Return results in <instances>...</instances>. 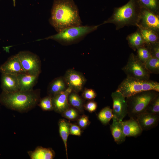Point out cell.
Instances as JSON below:
<instances>
[{
    "mask_svg": "<svg viewBox=\"0 0 159 159\" xmlns=\"http://www.w3.org/2000/svg\"><path fill=\"white\" fill-rule=\"evenodd\" d=\"M49 21L57 32L81 25L82 22L77 6L72 0H54Z\"/></svg>",
    "mask_w": 159,
    "mask_h": 159,
    "instance_id": "obj_1",
    "label": "cell"
},
{
    "mask_svg": "<svg viewBox=\"0 0 159 159\" xmlns=\"http://www.w3.org/2000/svg\"><path fill=\"white\" fill-rule=\"evenodd\" d=\"M40 93L39 89L11 93L2 91L0 95V103L10 110L27 112L37 105L41 98Z\"/></svg>",
    "mask_w": 159,
    "mask_h": 159,
    "instance_id": "obj_2",
    "label": "cell"
},
{
    "mask_svg": "<svg viewBox=\"0 0 159 159\" xmlns=\"http://www.w3.org/2000/svg\"><path fill=\"white\" fill-rule=\"evenodd\" d=\"M141 8L137 0H130L125 5L115 8L111 16L102 23H112L118 30L125 26H136L140 17Z\"/></svg>",
    "mask_w": 159,
    "mask_h": 159,
    "instance_id": "obj_3",
    "label": "cell"
},
{
    "mask_svg": "<svg viewBox=\"0 0 159 159\" xmlns=\"http://www.w3.org/2000/svg\"><path fill=\"white\" fill-rule=\"evenodd\" d=\"M100 25H81L65 29L56 34L49 36L45 39L55 40L63 45H69L77 42L87 34L97 30Z\"/></svg>",
    "mask_w": 159,
    "mask_h": 159,
    "instance_id": "obj_4",
    "label": "cell"
},
{
    "mask_svg": "<svg viewBox=\"0 0 159 159\" xmlns=\"http://www.w3.org/2000/svg\"><path fill=\"white\" fill-rule=\"evenodd\" d=\"M154 90L159 92V83L155 81L140 80L127 77L119 85L116 90L125 98L141 92Z\"/></svg>",
    "mask_w": 159,
    "mask_h": 159,
    "instance_id": "obj_5",
    "label": "cell"
},
{
    "mask_svg": "<svg viewBox=\"0 0 159 159\" xmlns=\"http://www.w3.org/2000/svg\"><path fill=\"white\" fill-rule=\"evenodd\" d=\"M158 95V92L148 90L126 98L128 116L130 118L135 119L138 115L145 112L150 101Z\"/></svg>",
    "mask_w": 159,
    "mask_h": 159,
    "instance_id": "obj_6",
    "label": "cell"
},
{
    "mask_svg": "<svg viewBox=\"0 0 159 159\" xmlns=\"http://www.w3.org/2000/svg\"><path fill=\"white\" fill-rule=\"evenodd\" d=\"M122 69L127 77L140 80L150 79V74L146 68L144 64L133 53L130 54L127 64Z\"/></svg>",
    "mask_w": 159,
    "mask_h": 159,
    "instance_id": "obj_7",
    "label": "cell"
},
{
    "mask_svg": "<svg viewBox=\"0 0 159 159\" xmlns=\"http://www.w3.org/2000/svg\"><path fill=\"white\" fill-rule=\"evenodd\" d=\"M25 72L39 76L41 72V62L39 57L29 51H22L17 54Z\"/></svg>",
    "mask_w": 159,
    "mask_h": 159,
    "instance_id": "obj_8",
    "label": "cell"
},
{
    "mask_svg": "<svg viewBox=\"0 0 159 159\" xmlns=\"http://www.w3.org/2000/svg\"><path fill=\"white\" fill-rule=\"evenodd\" d=\"M68 87L72 91L77 93L82 91L87 80L82 73L73 69H69L65 72L63 77Z\"/></svg>",
    "mask_w": 159,
    "mask_h": 159,
    "instance_id": "obj_9",
    "label": "cell"
},
{
    "mask_svg": "<svg viewBox=\"0 0 159 159\" xmlns=\"http://www.w3.org/2000/svg\"><path fill=\"white\" fill-rule=\"evenodd\" d=\"M137 25L152 30L159 34V15L146 9L141 8Z\"/></svg>",
    "mask_w": 159,
    "mask_h": 159,
    "instance_id": "obj_10",
    "label": "cell"
},
{
    "mask_svg": "<svg viewBox=\"0 0 159 159\" xmlns=\"http://www.w3.org/2000/svg\"><path fill=\"white\" fill-rule=\"evenodd\" d=\"M113 102V117L122 121L127 113V106L126 98L120 92L115 91L111 95Z\"/></svg>",
    "mask_w": 159,
    "mask_h": 159,
    "instance_id": "obj_11",
    "label": "cell"
},
{
    "mask_svg": "<svg viewBox=\"0 0 159 159\" xmlns=\"http://www.w3.org/2000/svg\"><path fill=\"white\" fill-rule=\"evenodd\" d=\"M0 72L1 73L16 75L26 73L17 54L9 57L0 66Z\"/></svg>",
    "mask_w": 159,
    "mask_h": 159,
    "instance_id": "obj_12",
    "label": "cell"
},
{
    "mask_svg": "<svg viewBox=\"0 0 159 159\" xmlns=\"http://www.w3.org/2000/svg\"><path fill=\"white\" fill-rule=\"evenodd\" d=\"M72 91V88L68 87L65 90L52 96L53 110L57 113L61 114L69 107L70 106L68 103V97Z\"/></svg>",
    "mask_w": 159,
    "mask_h": 159,
    "instance_id": "obj_13",
    "label": "cell"
},
{
    "mask_svg": "<svg viewBox=\"0 0 159 159\" xmlns=\"http://www.w3.org/2000/svg\"><path fill=\"white\" fill-rule=\"evenodd\" d=\"M135 119L143 131L148 130L158 125L159 115L145 112L138 115Z\"/></svg>",
    "mask_w": 159,
    "mask_h": 159,
    "instance_id": "obj_14",
    "label": "cell"
},
{
    "mask_svg": "<svg viewBox=\"0 0 159 159\" xmlns=\"http://www.w3.org/2000/svg\"><path fill=\"white\" fill-rule=\"evenodd\" d=\"M1 82L3 92L11 93L19 90L17 75L1 73Z\"/></svg>",
    "mask_w": 159,
    "mask_h": 159,
    "instance_id": "obj_15",
    "label": "cell"
},
{
    "mask_svg": "<svg viewBox=\"0 0 159 159\" xmlns=\"http://www.w3.org/2000/svg\"><path fill=\"white\" fill-rule=\"evenodd\" d=\"M39 77L26 73L18 75L19 90L27 91L32 90L37 82Z\"/></svg>",
    "mask_w": 159,
    "mask_h": 159,
    "instance_id": "obj_16",
    "label": "cell"
},
{
    "mask_svg": "<svg viewBox=\"0 0 159 159\" xmlns=\"http://www.w3.org/2000/svg\"><path fill=\"white\" fill-rule=\"evenodd\" d=\"M123 132L126 137H136L140 135L143 131L137 120L130 118L122 121Z\"/></svg>",
    "mask_w": 159,
    "mask_h": 159,
    "instance_id": "obj_17",
    "label": "cell"
},
{
    "mask_svg": "<svg viewBox=\"0 0 159 159\" xmlns=\"http://www.w3.org/2000/svg\"><path fill=\"white\" fill-rule=\"evenodd\" d=\"M112 118V123L110 126L112 135L117 144H121L125 141L126 137L123 131L122 121L119 120L113 117Z\"/></svg>",
    "mask_w": 159,
    "mask_h": 159,
    "instance_id": "obj_18",
    "label": "cell"
},
{
    "mask_svg": "<svg viewBox=\"0 0 159 159\" xmlns=\"http://www.w3.org/2000/svg\"><path fill=\"white\" fill-rule=\"evenodd\" d=\"M28 154L31 159H52L55 156L54 150L51 148L37 147L33 151H29Z\"/></svg>",
    "mask_w": 159,
    "mask_h": 159,
    "instance_id": "obj_19",
    "label": "cell"
},
{
    "mask_svg": "<svg viewBox=\"0 0 159 159\" xmlns=\"http://www.w3.org/2000/svg\"><path fill=\"white\" fill-rule=\"evenodd\" d=\"M67 87L63 77H57L49 83L47 88L48 94L52 97L57 93L65 90Z\"/></svg>",
    "mask_w": 159,
    "mask_h": 159,
    "instance_id": "obj_20",
    "label": "cell"
},
{
    "mask_svg": "<svg viewBox=\"0 0 159 159\" xmlns=\"http://www.w3.org/2000/svg\"><path fill=\"white\" fill-rule=\"evenodd\" d=\"M136 26L139 30L145 44L159 42V34L153 30L139 25H137Z\"/></svg>",
    "mask_w": 159,
    "mask_h": 159,
    "instance_id": "obj_21",
    "label": "cell"
},
{
    "mask_svg": "<svg viewBox=\"0 0 159 159\" xmlns=\"http://www.w3.org/2000/svg\"><path fill=\"white\" fill-rule=\"evenodd\" d=\"M126 39L129 47L134 51L145 44L144 41L138 29L127 36Z\"/></svg>",
    "mask_w": 159,
    "mask_h": 159,
    "instance_id": "obj_22",
    "label": "cell"
},
{
    "mask_svg": "<svg viewBox=\"0 0 159 159\" xmlns=\"http://www.w3.org/2000/svg\"><path fill=\"white\" fill-rule=\"evenodd\" d=\"M71 124L69 122L64 119H60L58 122L59 133L65 146L67 158V141L69 135L70 134L69 129Z\"/></svg>",
    "mask_w": 159,
    "mask_h": 159,
    "instance_id": "obj_23",
    "label": "cell"
},
{
    "mask_svg": "<svg viewBox=\"0 0 159 159\" xmlns=\"http://www.w3.org/2000/svg\"><path fill=\"white\" fill-rule=\"evenodd\" d=\"M68 101L70 106L81 112L83 111L84 101L77 93L72 91L68 96Z\"/></svg>",
    "mask_w": 159,
    "mask_h": 159,
    "instance_id": "obj_24",
    "label": "cell"
},
{
    "mask_svg": "<svg viewBox=\"0 0 159 159\" xmlns=\"http://www.w3.org/2000/svg\"><path fill=\"white\" fill-rule=\"evenodd\" d=\"M140 8L148 9L159 15V0H137Z\"/></svg>",
    "mask_w": 159,
    "mask_h": 159,
    "instance_id": "obj_25",
    "label": "cell"
},
{
    "mask_svg": "<svg viewBox=\"0 0 159 159\" xmlns=\"http://www.w3.org/2000/svg\"><path fill=\"white\" fill-rule=\"evenodd\" d=\"M113 117L112 109L108 106L102 108L97 115L98 120L102 124L105 125L109 123Z\"/></svg>",
    "mask_w": 159,
    "mask_h": 159,
    "instance_id": "obj_26",
    "label": "cell"
},
{
    "mask_svg": "<svg viewBox=\"0 0 159 159\" xmlns=\"http://www.w3.org/2000/svg\"><path fill=\"white\" fill-rule=\"evenodd\" d=\"M145 67L151 74L159 73V59L151 57L144 63Z\"/></svg>",
    "mask_w": 159,
    "mask_h": 159,
    "instance_id": "obj_27",
    "label": "cell"
},
{
    "mask_svg": "<svg viewBox=\"0 0 159 159\" xmlns=\"http://www.w3.org/2000/svg\"><path fill=\"white\" fill-rule=\"evenodd\" d=\"M37 105L44 111H50L53 110L52 97L48 95L40 98Z\"/></svg>",
    "mask_w": 159,
    "mask_h": 159,
    "instance_id": "obj_28",
    "label": "cell"
},
{
    "mask_svg": "<svg viewBox=\"0 0 159 159\" xmlns=\"http://www.w3.org/2000/svg\"><path fill=\"white\" fill-rule=\"evenodd\" d=\"M137 51V54L136 56L144 63L152 57L148 48L145 44L138 48Z\"/></svg>",
    "mask_w": 159,
    "mask_h": 159,
    "instance_id": "obj_29",
    "label": "cell"
},
{
    "mask_svg": "<svg viewBox=\"0 0 159 159\" xmlns=\"http://www.w3.org/2000/svg\"><path fill=\"white\" fill-rule=\"evenodd\" d=\"M145 112L159 115V95L150 101Z\"/></svg>",
    "mask_w": 159,
    "mask_h": 159,
    "instance_id": "obj_30",
    "label": "cell"
},
{
    "mask_svg": "<svg viewBox=\"0 0 159 159\" xmlns=\"http://www.w3.org/2000/svg\"><path fill=\"white\" fill-rule=\"evenodd\" d=\"M61 114L63 117L71 120L77 119L79 117L77 110L71 106L65 110Z\"/></svg>",
    "mask_w": 159,
    "mask_h": 159,
    "instance_id": "obj_31",
    "label": "cell"
},
{
    "mask_svg": "<svg viewBox=\"0 0 159 159\" xmlns=\"http://www.w3.org/2000/svg\"><path fill=\"white\" fill-rule=\"evenodd\" d=\"M145 45L148 48L152 57L159 59V42Z\"/></svg>",
    "mask_w": 159,
    "mask_h": 159,
    "instance_id": "obj_32",
    "label": "cell"
},
{
    "mask_svg": "<svg viewBox=\"0 0 159 159\" xmlns=\"http://www.w3.org/2000/svg\"><path fill=\"white\" fill-rule=\"evenodd\" d=\"M82 95L84 99L90 100L94 99L97 96V94L95 91L92 89L85 88Z\"/></svg>",
    "mask_w": 159,
    "mask_h": 159,
    "instance_id": "obj_33",
    "label": "cell"
},
{
    "mask_svg": "<svg viewBox=\"0 0 159 159\" xmlns=\"http://www.w3.org/2000/svg\"><path fill=\"white\" fill-rule=\"evenodd\" d=\"M78 125L81 129H85L90 123L88 117L86 115H83L81 116L77 121Z\"/></svg>",
    "mask_w": 159,
    "mask_h": 159,
    "instance_id": "obj_34",
    "label": "cell"
},
{
    "mask_svg": "<svg viewBox=\"0 0 159 159\" xmlns=\"http://www.w3.org/2000/svg\"><path fill=\"white\" fill-rule=\"evenodd\" d=\"M97 102L92 100H90L84 105V108L90 113L95 112L97 108Z\"/></svg>",
    "mask_w": 159,
    "mask_h": 159,
    "instance_id": "obj_35",
    "label": "cell"
},
{
    "mask_svg": "<svg viewBox=\"0 0 159 159\" xmlns=\"http://www.w3.org/2000/svg\"><path fill=\"white\" fill-rule=\"evenodd\" d=\"M81 128L78 125L71 124L69 129L70 134L80 136L81 135Z\"/></svg>",
    "mask_w": 159,
    "mask_h": 159,
    "instance_id": "obj_36",
    "label": "cell"
},
{
    "mask_svg": "<svg viewBox=\"0 0 159 159\" xmlns=\"http://www.w3.org/2000/svg\"><path fill=\"white\" fill-rule=\"evenodd\" d=\"M13 5L14 6H16V0H13Z\"/></svg>",
    "mask_w": 159,
    "mask_h": 159,
    "instance_id": "obj_37",
    "label": "cell"
}]
</instances>
